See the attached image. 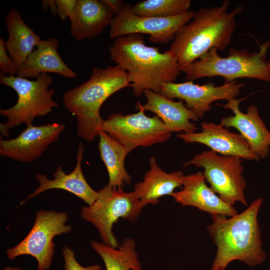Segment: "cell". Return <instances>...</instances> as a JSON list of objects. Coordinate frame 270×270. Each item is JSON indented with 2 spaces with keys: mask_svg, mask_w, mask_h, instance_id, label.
Listing matches in <instances>:
<instances>
[{
  "mask_svg": "<svg viewBox=\"0 0 270 270\" xmlns=\"http://www.w3.org/2000/svg\"><path fill=\"white\" fill-rule=\"evenodd\" d=\"M110 59L128 73L134 94L146 90L160 94L163 86L174 82L182 72L176 58L168 51L145 44L142 34L118 37L109 47Z\"/></svg>",
  "mask_w": 270,
  "mask_h": 270,
  "instance_id": "1",
  "label": "cell"
},
{
  "mask_svg": "<svg viewBox=\"0 0 270 270\" xmlns=\"http://www.w3.org/2000/svg\"><path fill=\"white\" fill-rule=\"evenodd\" d=\"M262 201V198L254 200L244 210L230 218L211 216L212 222L207 230L217 250L210 270H224L236 260L250 266L265 261L258 220Z\"/></svg>",
  "mask_w": 270,
  "mask_h": 270,
  "instance_id": "2",
  "label": "cell"
},
{
  "mask_svg": "<svg viewBox=\"0 0 270 270\" xmlns=\"http://www.w3.org/2000/svg\"><path fill=\"white\" fill-rule=\"evenodd\" d=\"M230 4L225 0L220 6L200 8L178 32L168 51L182 72L211 48L222 51L230 44L236 27V17L242 10L238 6L228 12Z\"/></svg>",
  "mask_w": 270,
  "mask_h": 270,
  "instance_id": "3",
  "label": "cell"
},
{
  "mask_svg": "<svg viewBox=\"0 0 270 270\" xmlns=\"http://www.w3.org/2000/svg\"><path fill=\"white\" fill-rule=\"evenodd\" d=\"M130 82L128 73L117 65L94 67L88 80L64 94V106L76 118L79 137L90 143L98 136L104 122L101 106L113 94L130 86Z\"/></svg>",
  "mask_w": 270,
  "mask_h": 270,
  "instance_id": "4",
  "label": "cell"
},
{
  "mask_svg": "<svg viewBox=\"0 0 270 270\" xmlns=\"http://www.w3.org/2000/svg\"><path fill=\"white\" fill-rule=\"evenodd\" d=\"M270 40L263 42L258 52H250L244 49L231 48L228 56L222 57L214 48L186 68L182 72L186 80L193 81L205 77L220 76L225 82L242 78H254L270 82V71L266 54Z\"/></svg>",
  "mask_w": 270,
  "mask_h": 270,
  "instance_id": "5",
  "label": "cell"
},
{
  "mask_svg": "<svg viewBox=\"0 0 270 270\" xmlns=\"http://www.w3.org/2000/svg\"><path fill=\"white\" fill-rule=\"evenodd\" d=\"M52 82V77L47 74H42L35 80L0 74V84L12 88L18 94L13 106L0 110V114L6 118L5 124L0 123L2 134L8 136L9 130L22 124L26 126L32 124L36 117L46 116L58 106L52 98L54 89L49 88Z\"/></svg>",
  "mask_w": 270,
  "mask_h": 270,
  "instance_id": "6",
  "label": "cell"
},
{
  "mask_svg": "<svg viewBox=\"0 0 270 270\" xmlns=\"http://www.w3.org/2000/svg\"><path fill=\"white\" fill-rule=\"evenodd\" d=\"M98 192L92 204L82 208L80 216L96 228L103 243L117 248L120 245L112 232L113 225L120 218L135 222L144 206L134 191L126 192L108 184Z\"/></svg>",
  "mask_w": 270,
  "mask_h": 270,
  "instance_id": "7",
  "label": "cell"
},
{
  "mask_svg": "<svg viewBox=\"0 0 270 270\" xmlns=\"http://www.w3.org/2000/svg\"><path fill=\"white\" fill-rule=\"evenodd\" d=\"M238 156L218 155L212 150H204L186 162L184 166L194 165L204 168L203 174L210 188L226 203L234 206L240 202L248 205L244 190L246 184Z\"/></svg>",
  "mask_w": 270,
  "mask_h": 270,
  "instance_id": "8",
  "label": "cell"
},
{
  "mask_svg": "<svg viewBox=\"0 0 270 270\" xmlns=\"http://www.w3.org/2000/svg\"><path fill=\"white\" fill-rule=\"evenodd\" d=\"M68 216L66 212L38 210L28 234L16 246L6 250L8 258L13 260L20 256H31L37 261L38 270H48L55 251L54 238L72 230V226L66 224Z\"/></svg>",
  "mask_w": 270,
  "mask_h": 270,
  "instance_id": "9",
  "label": "cell"
},
{
  "mask_svg": "<svg viewBox=\"0 0 270 270\" xmlns=\"http://www.w3.org/2000/svg\"><path fill=\"white\" fill-rule=\"evenodd\" d=\"M124 115L110 114L102 130L122 144L129 152L138 146L148 147L166 142L171 133L156 115L146 116L144 111Z\"/></svg>",
  "mask_w": 270,
  "mask_h": 270,
  "instance_id": "10",
  "label": "cell"
},
{
  "mask_svg": "<svg viewBox=\"0 0 270 270\" xmlns=\"http://www.w3.org/2000/svg\"><path fill=\"white\" fill-rule=\"evenodd\" d=\"M194 14V12L188 10L169 18L141 16L134 13L130 4L125 3L110 23L109 36L115 40L130 34H147L150 42L164 44L172 41L180 30L192 19Z\"/></svg>",
  "mask_w": 270,
  "mask_h": 270,
  "instance_id": "11",
  "label": "cell"
},
{
  "mask_svg": "<svg viewBox=\"0 0 270 270\" xmlns=\"http://www.w3.org/2000/svg\"><path fill=\"white\" fill-rule=\"evenodd\" d=\"M244 86V84L238 83L236 80L224 82L220 86H216L212 82L199 85L188 80L168 83L162 88L160 94L172 100L178 98L183 101L186 108L200 119L211 109L212 102L236 98Z\"/></svg>",
  "mask_w": 270,
  "mask_h": 270,
  "instance_id": "12",
  "label": "cell"
},
{
  "mask_svg": "<svg viewBox=\"0 0 270 270\" xmlns=\"http://www.w3.org/2000/svg\"><path fill=\"white\" fill-rule=\"evenodd\" d=\"M66 126L60 123L27 126L16 138L0 140V154L22 162L39 158L50 144L58 140Z\"/></svg>",
  "mask_w": 270,
  "mask_h": 270,
  "instance_id": "13",
  "label": "cell"
},
{
  "mask_svg": "<svg viewBox=\"0 0 270 270\" xmlns=\"http://www.w3.org/2000/svg\"><path fill=\"white\" fill-rule=\"evenodd\" d=\"M244 99L234 98L228 100L225 104H218L232 110L234 114L222 118L220 124L226 128L232 127L238 130L248 143L252 152L260 158H264L270 152V132L256 106H250L246 113L240 111L239 106Z\"/></svg>",
  "mask_w": 270,
  "mask_h": 270,
  "instance_id": "14",
  "label": "cell"
},
{
  "mask_svg": "<svg viewBox=\"0 0 270 270\" xmlns=\"http://www.w3.org/2000/svg\"><path fill=\"white\" fill-rule=\"evenodd\" d=\"M201 128L202 131L198 132H184L176 136L186 144H204L220 155L259 160L260 158L252 152L248 143L240 134L230 132L220 124L212 122H202Z\"/></svg>",
  "mask_w": 270,
  "mask_h": 270,
  "instance_id": "15",
  "label": "cell"
},
{
  "mask_svg": "<svg viewBox=\"0 0 270 270\" xmlns=\"http://www.w3.org/2000/svg\"><path fill=\"white\" fill-rule=\"evenodd\" d=\"M182 186V190L174 192L171 196L176 202L182 206L195 207L211 216L232 217L238 214L233 206L222 200L207 186L201 172L184 176Z\"/></svg>",
  "mask_w": 270,
  "mask_h": 270,
  "instance_id": "16",
  "label": "cell"
},
{
  "mask_svg": "<svg viewBox=\"0 0 270 270\" xmlns=\"http://www.w3.org/2000/svg\"><path fill=\"white\" fill-rule=\"evenodd\" d=\"M84 146L80 143L76 154V162L74 168L66 174L62 166L56 168L53 173V179L50 180L44 174L37 173L35 174L39 186L26 198L20 202L24 204L27 200L37 196L40 194L52 189H62L72 193L84 200L88 206L92 204L98 196V192L95 191L86 180L82 168Z\"/></svg>",
  "mask_w": 270,
  "mask_h": 270,
  "instance_id": "17",
  "label": "cell"
},
{
  "mask_svg": "<svg viewBox=\"0 0 270 270\" xmlns=\"http://www.w3.org/2000/svg\"><path fill=\"white\" fill-rule=\"evenodd\" d=\"M143 94L146 102L143 105L138 102L136 108L154 112L170 132H193L198 130L190 120L198 121L199 118L183 101H174L150 90H144Z\"/></svg>",
  "mask_w": 270,
  "mask_h": 270,
  "instance_id": "18",
  "label": "cell"
},
{
  "mask_svg": "<svg viewBox=\"0 0 270 270\" xmlns=\"http://www.w3.org/2000/svg\"><path fill=\"white\" fill-rule=\"evenodd\" d=\"M114 15L102 0H77L70 18V34L78 42L94 38L110 24Z\"/></svg>",
  "mask_w": 270,
  "mask_h": 270,
  "instance_id": "19",
  "label": "cell"
},
{
  "mask_svg": "<svg viewBox=\"0 0 270 270\" xmlns=\"http://www.w3.org/2000/svg\"><path fill=\"white\" fill-rule=\"evenodd\" d=\"M59 42L55 37L42 40L24 62L17 69V76L37 78L43 74L55 73L68 78L76 74L62 60L58 52Z\"/></svg>",
  "mask_w": 270,
  "mask_h": 270,
  "instance_id": "20",
  "label": "cell"
},
{
  "mask_svg": "<svg viewBox=\"0 0 270 270\" xmlns=\"http://www.w3.org/2000/svg\"><path fill=\"white\" fill-rule=\"evenodd\" d=\"M150 169L143 180L134 184V192L145 206L156 204L164 196H172L176 188L182 186L184 175L181 170L168 173L160 168L155 157L149 159Z\"/></svg>",
  "mask_w": 270,
  "mask_h": 270,
  "instance_id": "21",
  "label": "cell"
},
{
  "mask_svg": "<svg viewBox=\"0 0 270 270\" xmlns=\"http://www.w3.org/2000/svg\"><path fill=\"white\" fill-rule=\"evenodd\" d=\"M5 23L8 34L6 48L18 69L42 40L24 22L16 8L8 11Z\"/></svg>",
  "mask_w": 270,
  "mask_h": 270,
  "instance_id": "22",
  "label": "cell"
},
{
  "mask_svg": "<svg viewBox=\"0 0 270 270\" xmlns=\"http://www.w3.org/2000/svg\"><path fill=\"white\" fill-rule=\"evenodd\" d=\"M98 136V149L108 170V184L115 188H122L125 184H130L132 178L124 164L126 156L130 152L105 132L100 130Z\"/></svg>",
  "mask_w": 270,
  "mask_h": 270,
  "instance_id": "23",
  "label": "cell"
},
{
  "mask_svg": "<svg viewBox=\"0 0 270 270\" xmlns=\"http://www.w3.org/2000/svg\"><path fill=\"white\" fill-rule=\"evenodd\" d=\"M90 245L102 258L106 270H142L136 242L132 238L124 240L117 248L95 240Z\"/></svg>",
  "mask_w": 270,
  "mask_h": 270,
  "instance_id": "24",
  "label": "cell"
},
{
  "mask_svg": "<svg viewBox=\"0 0 270 270\" xmlns=\"http://www.w3.org/2000/svg\"><path fill=\"white\" fill-rule=\"evenodd\" d=\"M190 0H146L132 6L134 14L141 16L169 18L188 11Z\"/></svg>",
  "mask_w": 270,
  "mask_h": 270,
  "instance_id": "25",
  "label": "cell"
},
{
  "mask_svg": "<svg viewBox=\"0 0 270 270\" xmlns=\"http://www.w3.org/2000/svg\"><path fill=\"white\" fill-rule=\"evenodd\" d=\"M65 270H102L98 264L83 266L77 261L72 250L66 246L62 249Z\"/></svg>",
  "mask_w": 270,
  "mask_h": 270,
  "instance_id": "26",
  "label": "cell"
},
{
  "mask_svg": "<svg viewBox=\"0 0 270 270\" xmlns=\"http://www.w3.org/2000/svg\"><path fill=\"white\" fill-rule=\"evenodd\" d=\"M5 42L0 38V74L6 76H16L17 68L9 54L7 53Z\"/></svg>",
  "mask_w": 270,
  "mask_h": 270,
  "instance_id": "27",
  "label": "cell"
},
{
  "mask_svg": "<svg viewBox=\"0 0 270 270\" xmlns=\"http://www.w3.org/2000/svg\"><path fill=\"white\" fill-rule=\"evenodd\" d=\"M77 0H56L57 14L62 21L70 18L76 6Z\"/></svg>",
  "mask_w": 270,
  "mask_h": 270,
  "instance_id": "28",
  "label": "cell"
},
{
  "mask_svg": "<svg viewBox=\"0 0 270 270\" xmlns=\"http://www.w3.org/2000/svg\"><path fill=\"white\" fill-rule=\"evenodd\" d=\"M116 15L122 9L124 3L122 0H102Z\"/></svg>",
  "mask_w": 270,
  "mask_h": 270,
  "instance_id": "29",
  "label": "cell"
},
{
  "mask_svg": "<svg viewBox=\"0 0 270 270\" xmlns=\"http://www.w3.org/2000/svg\"><path fill=\"white\" fill-rule=\"evenodd\" d=\"M42 7L44 9L50 8L52 14L54 16L57 15V7L56 0H42Z\"/></svg>",
  "mask_w": 270,
  "mask_h": 270,
  "instance_id": "30",
  "label": "cell"
},
{
  "mask_svg": "<svg viewBox=\"0 0 270 270\" xmlns=\"http://www.w3.org/2000/svg\"><path fill=\"white\" fill-rule=\"evenodd\" d=\"M3 270H23L19 268L8 266V267L5 268Z\"/></svg>",
  "mask_w": 270,
  "mask_h": 270,
  "instance_id": "31",
  "label": "cell"
},
{
  "mask_svg": "<svg viewBox=\"0 0 270 270\" xmlns=\"http://www.w3.org/2000/svg\"><path fill=\"white\" fill-rule=\"evenodd\" d=\"M268 69L270 71V60L268 62Z\"/></svg>",
  "mask_w": 270,
  "mask_h": 270,
  "instance_id": "32",
  "label": "cell"
},
{
  "mask_svg": "<svg viewBox=\"0 0 270 270\" xmlns=\"http://www.w3.org/2000/svg\"></svg>",
  "mask_w": 270,
  "mask_h": 270,
  "instance_id": "33",
  "label": "cell"
}]
</instances>
